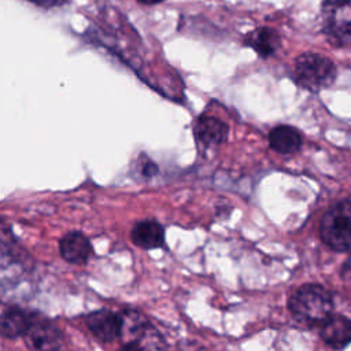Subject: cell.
Here are the masks:
<instances>
[{
    "mask_svg": "<svg viewBox=\"0 0 351 351\" xmlns=\"http://www.w3.org/2000/svg\"><path fill=\"white\" fill-rule=\"evenodd\" d=\"M269 145L278 154H293L302 145V134L292 126L278 125L269 133Z\"/></svg>",
    "mask_w": 351,
    "mask_h": 351,
    "instance_id": "obj_13",
    "label": "cell"
},
{
    "mask_svg": "<svg viewBox=\"0 0 351 351\" xmlns=\"http://www.w3.org/2000/svg\"><path fill=\"white\" fill-rule=\"evenodd\" d=\"M117 351H147V348L143 346L141 341L138 340H130L128 343H125L123 346H121Z\"/></svg>",
    "mask_w": 351,
    "mask_h": 351,
    "instance_id": "obj_15",
    "label": "cell"
},
{
    "mask_svg": "<svg viewBox=\"0 0 351 351\" xmlns=\"http://www.w3.org/2000/svg\"><path fill=\"white\" fill-rule=\"evenodd\" d=\"M137 1L141 3V4H156V3H160L163 0H137Z\"/></svg>",
    "mask_w": 351,
    "mask_h": 351,
    "instance_id": "obj_17",
    "label": "cell"
},
{
    "mask_svg": "<svg viewBox=\"0 0 351 351\" xmlns=\"http://www.w3.org/2000/svg\"><path fill=\"white\" fill-rule=\"evenodd\" d=\"M319 236L332 251L351 254V199L340 200L326 210Z\"/></svg>",
    "mask_w": 351,
    "mask_h": 351,
    "instance_id": "obj_2",
    "label": "cell"
},
{
    "mask_svg": "<svg viewBox=\"0 0 351 351\" xmlns=\"http://www.w3.org/2000/svg\"><path fill=\"white\" fill-rule=\"evenodd\" d=\"M23 340L30 351H60L64 333L55 322L40 314L25 333Z\"/></svg>",
    "mask_w": 351,
    "mask_h": 351,
    "instance_id": "obj_5",
    "label": "cell"
},
{
    "mask_svg": "<svg viewBox=\"0 0 351 351\" xmlns=\"http://www.w3.org/2000/svg\"><path fill=\"white\" fill-rule=\"evenodd\" d=\"M60 256L71 265H85L93 256V245L80 230H70L59 240Z\"/></svg>",
    "mask_w": 351,
    "mask_h": 351,
    "instance_id": "obj_8",
    "label": "cell"
},
{
    "mask_svg": "<svg viewBox=\"0 0 351 351\" xmlns=\"http://www.w3.org/2000/svg\"><path fill=\"white\" fill-rule=\"evenodd\" d=\"M321 18L328 40L336 47L351 48V0H325Z\"/></svg>",
    "mask_w": 351,
    "mask_h": 351,
    "instance_id": "obj_4",
    "label": "cell"
},
{
    "mask_svg": "<svg viewBox=\"0 0 351 351\" xmlns=\"http://www.w3.org/2000/svg\"><path fill=\"white\" fill-rule=\"evenodd\" d=\"M244 45L252 48L261 58H269L280 49L281 37L274 29L262 26L244 36Z\"/></svg>",
    "mask_w": 351,
    "mask_h": 351,
    "instance_id": "obj_12",
    "label": "cell"
},
{
    "mask_svg": "<svg viewBox=\"0 0 351 351\" xmlns=\"http://www.w3.org/2000/svg\"><path fill=\"white\" fill-rule=\"evenodd\" d=\"M40 314L19 306H10L0 313V336L4 339L23 337Z\"/></svg>",
    "mask_w": 351,
    "mask_h": 351,
    "instance_id": "obj_7",
    "label": "cell"
},
{
    "mask_svg": "<svg viewBox=\"0 0 351 351\" xmlns=\"http://www.w3.org/2000/svg\"><path fill=\"white\" fill-rule=\"evenodd\" d=\"M130 240L138 248L156 250L165 247L166 232L158 221L141 219L132 226Z\"/></svg>",
    "mask_w": 351,
    "mask_h": 351,
    "instance_id": "obj_10",
    "label": "cell"
},
{
    "mask_svg": "<svg viewBox=\"0 0 351 351\" xmlns=\"http://www.w3.org/2000/svg\"><path fill=\"white\" fill-rule=\"evenodd\" d=\"M337 75L335 63L319 53H302L296 58L293 78L296 84L310 92L329 88Z\"/></svg>",
    "mask_w": 351,
    "mask_h": 351,
    "instance_id": "obj_3",
    "label": "cell"
},
{
    "mask_svg": "<svg viewBox=\"0 0 351 351\" xmlns=\"http://www.w3.org/2000/svg\"><path fill=\"white\" fill-rule=\"evenodd\" d=\"M321 340L330 348L340 351L351 344V319L341 314H332L319 326Z\"/></svg>",
    "mask_w": 351,
    "mask_h": 351,
    "instance_id": "obj_9",
    "label": "cell"
},
{
    "mask_svg": "<svg viewBox=\"0 0 351 351\" xmlns=\"http://www.w3.org/2000/svg\"><path fill=\"white\" fill-rule=\"evenodd\" d=\"M193 133L196 140L202 145L210 148V147H217L225 143L229 133V128L223 121L215 117L202 115L195 123Z\"/></svg>",
    "mask_w": 351,
    "mask_h": 351,
    "instance_id": "obj_11",
    "label": "cell"
},
{
    "mask_svg": "<svg viewBox=\"0 0 351 351\" xmlns=\"http://www.w3.org/2000/svg\"><path fill=\"white\" fill-rule=\"evenodd\" d=\"M159 171L158 166L155 162H152L149 158H145L143 162H141V166H140V173L145 177V178H151L154 176H156Z\"/></svg>",
    "mask_w": 351,
    "mask_h": 351,
    "instance_id": "obj_14",
    "label": "cell"
},
{
    "mask_svg": "<svg viewBox=\"0 0 351 351\" xmlns=\"http://www.w3.org/2000/svg\"><path fill=\"white\" fill-rule=\"evenodd\" d=\"M288 310L299 325L319 326L335 313L333 295L321 284L307 282L289 295Z\"/></svg>",
    "mask_w": 351,
    "mask_h": 351,
    "instance_id": "obj_1",
    "label": "cell"
},
{
    "mask_svg": "<svg viewBox=\"0 0 351 351\" xmlns=\"http://www.w3.org/2000/svg\"><path fill=\"white\" fill-rule=\"evenodd\" d=\"M85 324L97 340L111 343L122 336L125 318L121 313L110 308H99L85 317Z\"/></svg>",
    "mask_w": 351,
    "mask_h": 351,
    "instance_id": "obj_6",
    "label": "cell"
},
{
    "mask_svg": "<svg viewBox=\"0 0 351 351\" xmlns=\"http://www.w3.org/2000/svg\"><path fill=\"white\" fill-rule=\"evenodd\" d=\"M340 274H341L343 278L351 280V256L343 262L341 269H340Z\"/></svg>",
    "mask_w": 351,
    "mask_h": 351,
    "instance_id": "obj_16",
    "label": "cell"
}]
</instances>
